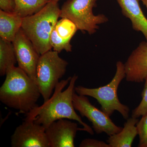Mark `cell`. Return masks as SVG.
Listing matches in <instances>:
<instances>
[{"mask_svg": "<svg viewBox=\"0 0 147 147\" xmlns=\"http://www.w3.org/2000/svg\"><path fill=\"white\" fill-rule=\"evenodd\" d=\"M137 127L139 138L138 147H147V113L142 116Z\"/></svg>", "mask_w": 147, "mask_h": 147, "instance_id": "19", "label": "cell"}, {"mask_svg": "<svg viewBox=\"0 0 147 147\" xmlns=\"http://www.w3.org/2000/svg\"><path fill=\"white\" fill-rule=\"evenodd\" d=\"M0 88V100L9 108L27 114L37 106L41 95L36 82L19 67L9 69Z\"/></svg>", "mask_w": 147, "mask_h": 147, "instance_id": "2", "label": "cell"}, {"mask_svg": "<svg viewBox=\"0 0 147 147\" xmlns=\"http://www.w3.org/2000/svg\"><path fill=\"white\" fill-rule=\"evenodd\" d=\"M144 89L142 92V99L139 105L132 111L131 117L138 118L147 113V77L145 80Z\"/></svg>", "mask_w": 147, "mask_h": 147, "instance_id": "20", "label": "cell"}, {"mask_svg": "<svg viewBox=\"0 0 147 147\" xmlns=\"http://www.w3.org/2000/svg\"><path fill=\"white\" fill-rule=\"evenodd\" d=\"M12 147H50L45 129L26 118L11 137Z\"/></svg>", "mask_w": 147, "mask_h": 147, "instance_id": "8", "label": "cell"}, {"mask_svg": "<svg viewBox=\"0 0 147 147\" xmlns=\"http://www.w3.org/2000/svg\"><path fill=\"white\" fill-rule=\"evenodd\" d=\"M80 147H110L108 143L96 139H86L81 142Z\"/></svg>", "mask_w": 147, "mask_h": 147, "instance_id": "21", "label": "cell"}, {"mask_svg": "<svg viewBox=\"0 0 147 147\" xmlns=\"http://www.w3.org/2000/svg\"><path fill=\"white\" fill-rule=\"evenodd\" d=\"M97 0H67L61 9L60 17L68 18L78 30L89 34H94L99 25L105 24L108 18L103 14L94 15L93 9L96 7Z\"/></svg>", "mask_w": 147, "mask_h": 147, "instance_id": "6", "label": "cell"}, {"mask_svg": "<svg viewBox=\"0 0 147 147\" xmlns=\"http://www.w3.org/2000/svg\"><path fill=\"white\" fill-rule=\"evenodd\" d=\"M50 1H53L56 2H58L59 1H60V0H50Z\"/></svg>", "mask_w": 147, "mask_h": 147, "instance_id": "24", "label": "cell"}, {"mask_svg": "<svg viewBox=\"0 0 147 147\" xmlns=\"http://www.w3.org/2000/svg\"><path fill=\"white\" fill-rule=\"evenodd\" d=\"M73 102L75 110L79 112L82 117H86L91 123L92 128L97 134L102 132L110 137L121 131L122 127L117 126L106 115L90 102L86 96L74 92Z\"/></svg>", "mask_w": 147, "mask_h": 147, "instance_id": "7", "label": "cell"}, {"mask_svg": "<svg viewBox=\"0 0 147 147\" xmlns=\"http://www.w3.org/2000/svg\"><path fill=\"white\" fill-rule=\"evenodd\" d=\"M12 42L0 39V75H6L9 69L17 63Z\"/></svg>", "mask_w": 147, "mask_h": 147, "instance_id": "15", "label": "cell"}, {"mask_svg": "<svg viewBox=\"0 0 147 147\" xmlns=\"http://www.w3.org/2000/svg\"><path fill=\"white\" fill-rule=\"evenodd\" d=\"M15 6L13 13L22 17L30 16L43 8L50 0H13Z\"/></svg>", "mask_w": 147, "mask_h": 147, "instance_id": "16", "label": "cell"}, {"mask_svg": "<svg viewBox=\"0 0 147 147\" xmlns=\"http://www.w3.org/2000/svg\"><path fill=\"white\" fill-rule=\"evenodd\" d=\"M123 16L131 21L132 28L144 35L147 44V18L142 11L139 0H116Z\"/></svg>", "mask_w": 147, "mask_h": 147, "instance_id": "12", "label": "cell"}, {"mask_svg": "<svg viewBox=\"0 0 147 147\" xmlns=\"http://www.w3.org/2000/svg\"><path fill=\"white\" fill-rule=\"evenodd\" d=\"M15 6L13 0H0V8L5 12L13 13Z\"/></svg>", "mask_w": 147, "mask_h": 147, "instance_id": "22", "label": "cell"}, {"mask_svg": "<svg viewBox=\"0 0 147 147\" xmlns=\"http://www.w3.org/2000/svg\"><path fill=\"white\" fill-rule=\"evenodd\" d=\"M50 42L53 50L59 53L63 50H65L67 52H70L72 50V46L70 42H66L61 38L58 35L55 29L51 33Z\"/></svg>", "mask_w": 147, "mask_h": 147, "instance_id": "18", "label": "cell"}, {"mask_svg": "<svg viewBox=\"0 0 147 147\" xmlns=\"http://www.w3.org/2000/svg\"><path fill=\"white\" fill-rule=\"evenodd\" d=\"M12 43L18 67L36 81L37 65L40 55L21 28Z\"/></svg>", "mask_w": 147, "mask_h": 147, "instance_id": "9", "label": "cell"}, {"mask_svg": "<svg viewBox=\"0 0 147 147\" xmlns=\"http://www.w3.org/2000/svg\"><path fill=\"white\" fill-rule=\"evenodd\" d=\"M82 130L78 124L67 119H61L51 124L45 129L50 147H74L77 131Z\"/></svg>", "mask_w": 147, "mask_h": 147, "instance_id": "10", "label": "cell"}, {"mask_svg": "<svg viewBox=\"0 0 147 147\" xmlns=\"http://www.w3.org/2000/svg\"><path fill=\"white\" fill-rule=\"evenodd\" d=\"M125 79L128 82L140 83L147 77V44L139 43L124 64Z\"/></svg>", "mask_w": 147, "mask_h": 147, "instance_id": "11", "label": "cell"}, {"mask_svg": "<svg viewBox=\"0 0 147 147\" xmlns=\"http://www.w3.org/2000/svg\"><path fill=\"white\" fill-rule=\"evenodd\" d=\"M78 76L74 75L59 82L54 92L47 101L40 106H37L26 114V118L41 125L46 129L51 124L61 119H67L78 122L83 126L82 131L93 135L90 126L82 121L77 115L73 102L75 83Z\"/></svg>", "mask_w": 147, "mask_h": 147, "instance_id": "1", "label": "cell"}, {"mask_svg": "<svg viewBox=\"0 0 147 147\" xmlns=\"http://www.w3.org/2000/svg\"><path fill=\"white\" fill-rule=\"evenodd\" d=\"M125 78L124 64L119 61L116 63L115 74L109 84L96 88L77 86L75 87V91L79 95L90 96L96 99L101 106V110L109 117L112 115L115 111H117L120 113L124 119H127L129 108L121 103L117 95L119 86Z\"/></svg>", "mask_w": 147, "mask_h": 147, "instance_id": "4", "label": "cell"}, {"mask_svg": "<svg viewBox=\"0 0 147 147\" xmlns=\"http://www.w3.org/2000/svg\"><path fill=\"white\" fill-rule=\"evenodd\" d=\"M60 13L58 2L50 1L38 12L23 18L21 29L40 55L52 49L50 36Z\"/></svg>", "mask_w": 147, "mask_h": 147, "instance_id": "3", "label": "cell"}, {"mask_svg": "<svg viewBox=\"0 0 147 147\" xmlns=\"http://www.w3.org/2000/svg\"><path fill=\"white\" fill-rule=\"evenodd\" d=\"M139 120L131 117L127 119L121 131L110 136L107 140L110 147H131L138 135L137 124Z\"/></svg>", "mask_w": 147, "mask_h": 147, "instance_id": "13", "label": "cell"}, {"mask_svg": "<svg viewBox=\"0 0 147 147\" xmlns=\"http://www.w3.org/2000/svg\"><path fill=\"white\" fill-rule=\"evenodd\" d=\"M139 1H142V2L143 3L144 5L146 7V8L147 9V0H139Z\"/></svg>", "mask_w": 147, "mask_h": 147, "instance_id": "23", "label": "cell"}, {"mask_svg": "<svg viewBox=\"0 0 147 147\" xmlns=\"http://www.w3.org/2000/svg\"><path fill=\"white\" fill-rule=\"evenodd\" d=\"M23 18L14 13L0 10L1 38L12 42L22 26Z\"/></svg>", "mask_w": 147, "mask_h": 147, "instance_id": "14", "label": "cell"}, {"mask_svg": "<svg viewBox=\"0 0 147 147\" xmlns=\"http://www.w3.org/2000/svg\"><path fill=\"white\" fill-rule=\"evenodd\" d=\"M54 29L61 38L68 42H70L71 38L78 30L72 21L65 18H62L58 21Z\"/></svg>", "mask_w": 147, "mask_h": 147, "instance_id": "17", "label": "cell"}, {"mask_svg": "<svg viewBox=\"0 0 147 147\" xmlns=\"http://www.w3.org/2000/svg\"><path fill=\"white\" fill-rule=\"evenodd\" d=\"M59 54L50 50L40 55L38 63L36 82L44 102L52 96L60 79L65 74L68 65Z\"/></svg>", "mask_w": 147, "mask_h": 147, "instance_id": "5", "label": "cell"}]
</instances>
